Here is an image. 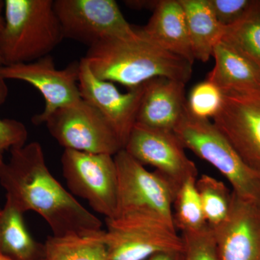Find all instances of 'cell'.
Here are the masks:
<instances>
[{
  "label": "cell",
  "instance_id": "1",
  "mask_svg": "<svg viewBox=\"0 0 260 260\" xmlns=\"http://www.w3.org/2000/svg\"><path fill=\"white\" fill-rule=\"evenodd\" d=\"M0 184L7 203L23 214H39L53 236H91L103 231L102 220L52 175L38 142L10 150L9 160L0 166Z\"/></svg>",
  "mask_w": 260,
  "mask_h": 260
},
{
  "label": "cell",
  "instance_id": "2",
  "mask_svg": "<svg viewBox=\"0 0 260 260\" xmlns=\"http://www.w3.org/2000/svg\"><path fill=\"white\" fill-rule=\"evenodd\" d=\"M83 58L98 78L128 90L155 78L186 83L192 74L191 63L159 47L140 29L133 39H108L89 47Z\"/></svg>",
  "mask_w": 260,
  "mask_h": 260
},
{
  "label": "cell",
  "instance_id": "3",
  "mask_svg": "<svg viewBox=\"0 0 260 260\" xmlns=\"http://www.w3.org/2000/svg\"><path fill=\"white\" fill-rule=\"evenodd\" d=\"M53 0H5L0 30L3 65L32 62L51 55L64 40Z\"/></svg>",
  "mask_w": 260,
  "mask_h": 260
},
{
  "label": "cell",
  "instance_id": "4",
  "mask_svg": "<svg viewBox=\"0 0 260 260\" xmlns=\"http://www.w3.org/2000/svg\"><path fill=\"white\" fill-rule=\"evenodd\" d=\"M174 133L184 148L215 168L236 194L260 205V175L246 165L210 119L195 117L186 109Z\"/></svg>",
  "mask_w": 260,
  "mask_h": 260
},
{
  "label": "cell",
  "instance_id": "5",
  "mask_svg": "<svg viewBox=\"0 0 260 260\" xmlns=\"http://www.w3.org/2000/svg\"><path fill=\"white\" fill-rule=\"evenodd\" d=\"M102 241L112 260H146L162 251H183L174 225L145 213H127L106 219Z\"/></svg>",
  "mask_w": 260,
  "mask_h": 260
},
{
  "label": "cell",
  "instance_id": "6",
  "mask_svg": "<svg viewBox=\"0 0 260 260\" xmlns=\"http://www.w3.org/2000/svg\"><path fill=\"white\" fill-rule=\"evenodd\" d=\"M114 160L118 176L115 216L149 214L174 226L172 207L175 192L168 181L155 171L145 169L124 149L114 155Z\"/></svg>",
  "mask_w": 260,
  "mask_h": 260
},
{
  "label": "cell",
  "instance_id": "7",
  "mask_svg": "<svg viewBox=\"0 0 260 260\" xmlns=\"http://www.w3.org/2000/svg\"><path fill=\"white\" fill-rule=\"evenodd\" d=\"M54 4L64 39L88 48L108 39L139 35L114 0H56Z\"/></svg>",
  "mask_w": 260,
  "mask_h": 260
},
{
  "label": "cell",
  "instance_id": "8",
  "mask_svg": "<svg viewBox=\"0 0 260 260\" xmlns=\"http://www.w3.org/2000/svg\"><path fill=\"white\" fill-rule=\"evenodd\" d=\"M61 164L70 193L86 200L95 213L106 219L114 218L118 198L114 156L64 150Z\"/></svg>",
  "mask_w": 260,
  "mask_h": 260
},
{
  "label": "cell",
  "instance_id": "9",
  "mask_svg": "<svg viewBox=\"0 0 260 260\" xmlns=\"http://www.w3.org/2000/svg\"><path fill=\"white\" fill-rule=\"evenodd\" d=\"M44 124L64 150L114 156L123 149L105 118L82 99L53 113Z\"/></svg>",
  "mask_w": 260,
  "mask_h": 260
},
{
  "label": "cell",
  "instance_id": "10",
  "mask_svg": "<svg viewBox=\"0 0 260 260\" xmlns=\"http://www.w3.org/2000/svg\"><path fill=\"white\" fill-rule=\"evenodd\" d=\"M78 75L79 61L58 70L51 55L32 62L0 66V78L25 82L42 94L45 103L44 110L32 119L37 125L44 124L56 111L81 99Z\"/></svg>",
  "mask_w": 260,
  "mask_h": 260
},
{
  "label": "cell",
  "instance_id": "11",
  "mask_svg": "<svg viewBox=\"0 0 260 260\" xmlns=\"http://www.w3.org/2000/svg\"><path fill=\"white\" fill-rule=\"evenodd\" d=\"M184 149L174 132L152 129L139 124H135L124 148L143 166L153 167L175 193L186 180L198 177V168L188 158Z\"/></svg>",
  "mask_w": 260,
  "mask_h": 260
},
{
  "label": "cell",
  "instance_id": "12",
  "mask_svg": "<svg viewBox=\"0 0 260 260\" xmlns=\"http://www.w3.org/2000/svg\"><path fill=\"white\" fill-rule=\"evenodd\" d=\"M223 94L213 124L246 165L260 175V89Z\"/></svg>",
  "mask_w": 260,
  "mask_h": 260
},
{
  "label": "cell",
  "instance_id": "13",
  "mask_svg": "<svg viewBox=\"0 0 260 260\" xmlns=\"http://www.w3.org/2000/svg\"><path fill=\"white\" fill-rule=\"evenodd\" d=\"M78 85L81 99L95 108L105 118L124 149L136 124L144 85L126 93H121L114 83L95 77L84 58L79 61Z\"/></svg>",
  "mask_w": 260,
  "mask_h": 260
},
{
  "label": "cell",
  "instance_id": "14",
  "mask_svg": "<svg viewBox=\"0 0 260 260\" xmlns=\"http://www.w3.org/2000/svg\"><path fill=\"white\" fill-rule=\"evenodd\" d=\"M211 229L220 260H260L258 203L243 199L233 191L232 208L227 218Z\"/></svg>",
  "mask_w": 260,
  "mask_h": 260
},
{
  "label": "cell",
  "instance_id": "15",
  "mask_svg": "<svg viewBox=\"0 0 260 260\" xmlns=\"http://www.w3.org/2000/svg\"><path fill=\"white\" fill-rule=\"evenodd\" d=\"M185 85L167 78H155L145 83L136 124L174 132L187 109Z\"/></svg>",
  "mask_w": 260,
  "mask_h": 260
},
{
  "label": "cell",
  "instance_id": "16",
  "mask_svg": "<svg viewBox=\"0 0 260 260\" xmlns=\"http://www.w3.org/2000/svg\"><path fill=\"white\" fill-rule=\"evenodd\" d=\"M140 30L162 49L194 63L185 13L179 0L158 1L148 23Z\"/></svg>",
  "mask_w": 260,
  "mask_h": 260
},
{
  "label": "cell",
  "instance_id": "17",
  "mask_svg": "<svg viewBox=\"0 0 260 260\" xmlns=\"http://www.w3.org/2000/svg\"><path fill=\"white\" fill-rule=\"evenodd\" d=\"M215 65L207 80L223 93L260 89V69L242 53L221 40L213 49Z\"/></svg>",
  "mask_w": 260,
  "mask_h": 260
},
{
  "label": "cell",
  "instance_id": "18",
  "mask_svg": "<svg viewBox=\"0 0 260 260\" xmlns=\"http://www.w3.org/2000/svg\"><path fill=\"white\" fill-rule=\"evenodd\" d=\"M185 13L194 59L206 62L223 39L225 28L210 8L208 0H179Z\"/></svg>",
  "mask_w": 260,
  "mask_h": 260
},
{
  "label": "cell",
  "instance_id": "19",
  "mask_svg": "<svg viewBox=\"0 0 260 260\" xmlns=\"http://www.w3.org/2000/svg\"><path fill=\"white\" fill-rule=\"evenodd\" d=\"M0 251L11 260H44V244L32 237L23 213L7 202L0 213Z\"/></svg>",
  "mask_w": 260,
  "mask_h": 260
},
{
  "label": "cell",
  "instance_id": "20",
  "mask_svg": "<svg viewBox=\"0 0 260 260\" xmlns=\"http://www.w3.org/2000/svg\"><path fill=\"white\" fill-rule=\"evenodd\" d=\"M104 230L91 236H49L44 260H112L102 241Z\"/></svg>",
  "mask_w": 260,
  "mask_h": 260
},
{
  "label": "cell",
  "instance_id": "21",
  "mask_svg": "<svg viewBox=\"0 0 260 260\" xmlns=\"http://www.w3.org/2000/svg\"><path fill=\"white\" fill-rule=\"evenodd\" d=\"M222 40L236 48L260 69V0H254L241 20L225 28Z\"/></svg>",
  "mask_w": 260,
  "mask_h": 260
},
{
  "label": "cell",
  "instance_id": "22",
  "mask_svg": "<svg viewBox=\"0 0 260 260\" xmlns=\"http://www.w3.org/2000/svg\"><path fill=\"white\" fill-rule=\"evenodd\" d=\"M198 178H191L181 184L174 195L173 220L176 229L183 233L199 232L208 227L198 190Z\"/></svg>",
  "mask_w": 260,
  "mask_h": 260
},
{
  "label": "cell",
  "instance_id": "23",
  "mask_svg": "<svg viewBox=\"0 0 260 260\" xmlns=\"http://www.w3.org/2000/svg\"><path fill=\"white\" fill-rule=\"evenodd\" d=\"M196 188L207 224L211 229L218 226L230 213L232 190L223 181L207 174L198 177Z\"/></svg>",
  "mask_w": 260,
  "mask_h": 260
},
{
  "label": "cell",
  "instance_id": "24",
  "mask_svg": "<svg viewBox=\"0 0 260 260\" xmlns=\"http://www.w3.org/2000/svg\"><path fill=\"white\" fill-rule=\"evenodd\" d=\"M223 91L206 80L193 87L186 106L191 115L200 119H209L218 114L223 105Z\"/></svg>",
  "mask_w": 260,
  "mask_h": 260
},
{
  "label": "cell",
  "instance_id": "25",
  "mask_svg": "<svg viewBox=\"0 0 260 260\" xmlns=\"http://www.w3.org/2000/svg\"><path fill=\"white\" fill-rule=\"evenodd\" d=\"M8 91L5 80L0 78V105L6 101ZM28 135L26 126L21 121L0 118V166L4 164L5 152L26 144Z\"/></svg>",
  "mask_w": 260,
  "mask_h": 260
},
{
  "label": "cell",
  "instance_id": "26",
  "mask_svg": "<svg viewBox=\"0 0 260 260\" xmlns=\"http://www.w3.org/2000/svg\"><path fill=\"white\" fill-rule=\"evenodd\" d=\"M184 260H220L213 231L209 226L199 232L181 234Z\"/></svg>",
  "mask_w": 260,
  "mask_h": 260
},
{
  "label": "cell",
  "instance_id": "27",
  "mask_svg": "<svg viewBox=\"0 0 260 260\" xmlns=\"http://www.w3.org/2000/svg\"><path fill=\"white\" fill-rule=\"evenodd\" d=\"M253 3L254 0H208L217 20L225 28L241 20Z\"/></svg>",
  "mask_w": 260,
  "mask_h": 260
},
{
  "label": "cell",
  "instance_id": "28",
  "mask_svg": "<svg viewBox=\"0 0 260 260\" xmlns=\"http://www.w3.org/2000/svg\"><path fill=\"white\" fill-rule=\"evenodd\" d=\"M146 260H184V257L182 251H162L153 254Z\"/></svg>",
  "mask_w": 260,
  "mask_h": 260
},
{
  "label": "cell",
  "instance_id": "29",
  "mask_svg": "<svg viewBox=\"0 0 260 260\" xmlns=\"http://www.w3.org/2000/svg\"><path fill=\"white\" fill-rule=\"evenodd\" d=\"M4 1L0 0V30L3 28L4 25ZM3 60H2L1 56H0V66L3 65Z\"/></svg>",
  "mask_w": 260,
  "mask_h": 260
},
{
  "label": "cell",
  "instance_id": "30",
  "mask_svg": "<svg viewBox=\"0 0 260 260\" xmlns=\"http://www.w3.org/2000/svg\"><path fill=\"white\" fill-rule=\"evenodd\" d=\"M0 260H11L10 258H8V256H5V254H3V253L0 251Z\"/></svg>",
  "mask_w": 260,
  "mask_h": 260
},
{
  "label": "cell",
  "instance_id": "31",
  "mask_svg": "<svg viewBox=\"0 0 260 260\" xmlns=\"http://www.w3.org/2000/svg\"><path fill=\"white\" fill-rule=\"evenodd\" d=\"M1 210H2V209H0V213H1Z\"/></svg>",
  "mask_w": 260,
  "mask_h": 260
}]
</instances>
